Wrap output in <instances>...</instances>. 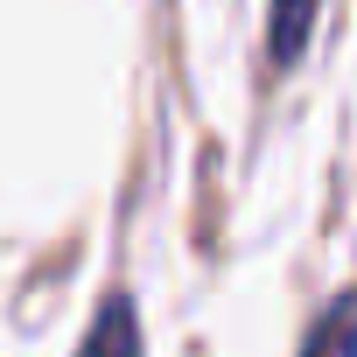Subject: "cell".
I'll return each instance as SVG.
<instances>
[{"instance_id":"cell-2","label":"cell","mask_w":357,"mask_h":357,"mask_svg":"<svg viewBox=\"0 0 357 357\" xmlns=\"http://www.w3.org/2000/svg\"><path fill=\"white\" fill-rule=\"evenodd\" d=\"M301 357H357V287H350L343 301H329V308H322V322L308 329Z\"/></svg>"},{"instance_id":"cell-3","label":"cell","mask_w":357,"mask_h":357,"mask_svg":"<svg viewBox=\"0 0 357 357\" xmlns=\"http://www.w3.org/2000/svg\"><path fill=\"white\" fill-rule=\"evenodd\" d=\"M308 29H315V0H273V22H266V56L287 70V63L308 50Z\"/></svg>"},{"instance_id":"cell-1","label":"cell","mask_w":357,"mask_h":357,"mask_svg":"<svg viewBox=\"0 0 357 357\" xmlns=\"http://www.w3.org/2000/svg\"><path fill=\"white\" fill-rule=\"evenodd\" d=\"M84 357H140V322H133V301H126V294H112V301L98 308Z\"/></svg>"}]
</instances>
